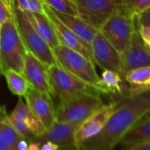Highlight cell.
<instances>
[{"mask_svg": "<svg viewBox=\"0 0 150 150\" xmlns=\"http://www.w3.org/2000/svg\"><path fill=\"white\" fill-rule=\"evenodd\" d=\"M150 112V90L126 95L119 103L103 130L83 142L79 150H113L124 135L139 119Z\"/></svg>", "mask_w": 150, "mask_h": 150, "instance_id": "6da1fadb", "label": "cell"}, {"mask_svg": "<svg viewBox=\"0 0 150 150\" xmlns=\"http://www.w3.org/2000/svg\"><path fill=\"white\" fill-rule=\"evenodd\" d=\"M27 52L19 34L14 18L3 23L0 36L1 74L8 69L22 72Z\"/></svg>", "mask_w": 150, "mask_h": 150, "instance_id": "7a4b0ae2", "label": "cell"}, {"mask_svg": "<svg viewBox=\"0 0 150 150\" xmlns=\"http://www.w3.org/2000/svg\"><path fill=\"white\" fill-rule=\"evenodd\" d=\"M98 92H88L59 102L56 108V121L81 125L104 103Z\"/></svg>", "mask_w": 150, "mask_h": 150, "instance_id": "3957f363", "label": "cell"}, {"mask_svg": "<svg viewBox=\"0 0 150 150\" xmlns=\"http://www.w3.org/2000/svg\"><path fill=\"white\" fill-rule=\"evenodd\" d=\"M52 51L57 63L62 68L96 89L100 76L92 61L78 51L60 44L53 48Z\"/></svg>", "mask_w": 150, "mask_h": 150, "instance_id": "277c9868", "label": "cell"}, {"mask_svg": "<svg viewBox=\"0 0 150 150\" xmlns=\"http://www.w3.org/2000/svg\"><path fill=\"white\" fill-rule=\"evenodd\" d=\"M51 96L65 101L88 92H98L76 76H74L57 63L48 67ZM99 93V92H98Z\"/></svg>", "mask_w": 150, "mask_h": 150, "instance_id": "5b68a950", "label": "cell"}, {"mask_svg": "<svg viewBox=\"0 0 150 150\" xmlns=\"http://www.w3.org/2000/svg\"><path fill=\"white\" fill-rule=\"evenodd\" d=\"M13 13L19 34L27 51L48 66L57 64L52 49L33 28L23 11L14 6Z\"/></svg>", "mask_w": 150, "mask_h": 150, "instance_id": "8992f818", "label": "cell"}, {"mask_svg": "<svg viewBox=\"0 0 150 150\" xmlns=\"http://www.w3.org/2000/svg\"><path fill=\"white\" fill-rule=\"evenodd\" d=\"M135 26L136 18L124 14L117 7L99 31L118 53L123 56L130 43Z\"/></svg>", "mask_w": 150, "mask_h": 150, "instance_id": "52a82bcc", "label": "cell"}, {"mask_svg": "<svg viewBox=\"0 0 150 150\" xmlns=\"http://www.w3.org/2000/svg\"><path fill=\"white\" fill-rule=\"evenodd\" d=\"M8 118L19 134L30 141L46 132L42 124L31 112L22 97L19 98L14 110L8 115Z\"/></svg>", "mask_w": 150, "mask_h": 150, "instance_id": "ba28073f", "label": "cell"}, {"mask_svg": "<svg viewBox=\"0 0 150 150\" xmlns=\"http://www.w3.org/2000/svg\"><path fill=\"white\" fill-rule=\"evenodd\" d=\"M91 47L96 64L103 70H111L118 72L125 80V73L122 56L99 30L91 43Z\"/></svg>", "mask_w": 150, "mask_h": 150, "instance_id": "9c48e42d", "label": "cell"}, {"mask_svg": "<svg viewBox=\"0 0 150 150\" xmlns=\"http://www.w3.org/2000/svg\"><path fill=\"white\" fill-rule=\"evenodd\" d=\"M78 16L98 30L113 13L118 0H75Z\"/></svg>", "mask_w": 150, "mask_h": 150, "instance_id": "30bf717a", "label": "cell"}, {"mask_svg": "<svg viewBox=\"0 0 150 150\" xmlns=\"http://www.w3.org/2000/svg\"><path fill=\"white\" fill-rule=\"evenodd\" d=\"M44 8H45V13L50 19L56 36L57 38V41L60 45H63L64 47H67L69 49H71L73 50H76L79 53L85 56L87 58H88L90 61L94 63L95 65L96 62L93 57L92 52V47L88 43H87L85 41H83L81 37H79L76 34L73 33L71 29H69L65 25H64L60 20L55 15L52 9L47 6L44 3Z\"/></svg>", "mask_w": 150, "mask_h": 150, "instance_id": "8fae6325", "label": "cell"}, {"mask_svg": "<svg viewBox=\"0 0 150 150\" xmlns=\"http://www.w3.org/2000/svg\"><path fill=\"white\" fill-rule=\"evenodd\" d=\"M24 98L31 112L40 120L45 130H49L56 122V108L51 96L30 88Z\"/></svg>", "mask_w": 150, "mask_h": 150, "instance_id": "7c38bea8", "label": "cell"}, {"mask_svg": "<svg viewBox=\"0 0 150 150\" xmlns=\"http://www.w3.org/2000/svg\"><path fill=\"white\" fill-rule=\"evenodd\" d=\"M118 103L119 100H116L108 104H104L78 126L75 133V139L78 146L86 140L97 135L103 130L110 117L116 110Z\"/></svg>", "mask_w": 150, "mask_h": 150, "instance_id": "4fadbf2b", "label": "cell"}, {"mask_svg": "<svg viewBox=\"0 0 150 150\" xmlns=\"http://www.w3.org/2000/svg\"><path fill=\"white\" fill-rule=\"evenodd\" d=\"M79 125L56 121L49 130L34 140L53 142L58 146V150H79L75 139V133Z\"/></svg>", "mask_w": 150, "mask_h": 150, "instance_id": "5bb4252c", "label": "cell"}, {"mask_svg": "<svg viewBox=\"0 0 150 150\" xmlns=\"http://www.w3.org/2000/svg\"><path fill=\"white\" fill-rule=\"evenodd\" d=\"M48 67L31 53L27 52L22 73L31 88L51 96Z\"/></svg>", "mask_w": 150, "mask_h": 150, "instance_id": "9a60e30c", "label": "cell"}, {"mask_svg": "<svg viewBox=\"0 0 150 150\" xmlns=\"http://www.w3.org/2000/svg\"><path fill=\"white\" fill-rule=\"evenodd\" d=\"M122 59L125 73L137 67L150 66V48L146 46L140 38L138 31L137 19L132 39L125 52L122 56Z\"/></svg>", "mask_w": 150, "mask_h": 150, "instance_id": "2e32d148", "label": "cell"}, {"mask_svg": "<svg viewBox=\"0 0 150 150\" xmlns=\"http://www.w3.org/2000/svg\"><path fill=\"white\" fill-rule=\"evenodd\" d=\"M52 11L64 25H65L69 29H71L87 43L91 45L96 33L98 32V29L96 28H95L93 25L87 22L79 16L59 13L53 9Z\"/></svg>", "mask_w": 150, "mask_h": 150, "instance_id": "e0dca14e", "label": "cell"}, {"mask_svg": "<svg viewBox=\"0 0 150 150\" xmlns=\"http://www.w3.org/2000/svg\"><path fill=\"white\" fill-rule=\"evenodd\" d=\"M23 13H25L28 21H29L33 28L49 44L51 49L59 45L53 26L46 13L24 11Z\"/></svg>", "mask_w": 150, "mask_h": 150, "instance_id": "ac0fdd59", "label": "cell"}, {"mask_svg": "<svg viewBox=\"0 0 150 150\" xmlns=\"http://www.w3.org/2000/svg\"><path fill=\"white\" fill-rule=\"evenodd\" d=\"M128 83V94L138 95L150 90V66H141L129 70L125 74Z\"/></svg>", "mask_w": 150, "mask_h": 150, "instance_id": "d6986e66", "label": "cell"}, {"mask_svg": "<svg viewBox=\"0 0 150 150\" xmlns=\"http://www.w3.org/2000/svg\"><path fill=\"white\" fill-rule=\"evenodd\" d=\"M145 142H150V112L129 129L119 144L127 147Z\"/></svg>", "mask_w": 150, "mask_h": 150, "instance_id": "ffe728a7", "label": "cell"}, {"mask_svg": "<svg viewBox=\"0 0 150 150\" xmlns=\"http://www.w3.org/2000/svg\"><path fill=\"white\" fill-rule=\"evenodd\" d=\"M124 81V78L118 72L111 70H103L96 89L100 94L123 96L122 84Z\"/></svg>", "mask_w": 150, "mask_h": 150, "instance_id": "44dd1931", "label": "cell"}, {"mask_svg": "<svg viewBox=\"0 0 150 150\" xmlns=\"http://www.w3.org/2000/svg\"><path fill=\"white\" fill-rule=\"evenodd\" d=\"M3 74L6 77L10 91L13 95H16L20 97H24L27 95L31 86L22 72L8 69L6 70Z\"/></svg>", "mask_w": 150, "mask_h": 150, "instance_id": "7402d4cb", "label": "cell"}, {"mask_svg": "<svg viewBox=\"0 0 150 150\" xmlns=\"http://www.w3.org/2000/svg\"><path fill=\"white\" fill-rule=\"evenodd\" d=\"M0 128L11 150H17L19 141L23 138L13 126L5 106H0Z\"/></svg>", "mask_w": 150, "mask_h": 150, "instance_id": "603a6c76", "label": "cell"}, {"mask_svg": "<svg viewBox=\"0 0 150 150\" xmlns=\"http://www.w3.org/2000/svg\"><path fill=\"white\" fill-rule=\"evenodd\" d=\"M150 6V0H118L117 7L125 15L137 18Z\"/></svg>", "mask_w": 150, "mask_h": 150, "instance_id": "cb8c5ba5", "label": "cell"}, {"mask_svg": "<svg viewBox=\"0 0 150 150\" xmlns=\"http://www.w3.org/2000/svg\"><path fill=\"white\" fill-rule=\"evenodd\" d=\"M42 1L57 12L78 16V8L75 0H42Z\"/></svg>", "mask_w": 150, "mask_h": 150, "instance_id": "d4e9b609", "label": "cell"}, {"mask_svg": "<svg viewBox=\"0 0 150 150\" xmlns=\"http://www.w3.org/2000/svg\"><path fill=\"white\" fill-rule=\"evenodd\" d=\"M13 2L21 11L45 13L44 2L42 0H13Z\"/></svg>", "mask_w": 150, "mask_h": 150, "instance_id": "484cf974", "label": "cell"}, {"mask_svg": "<svg viewBox=\"0 0 150 150\" xmlns=\"http://www.w3.org/2000/svg\"><path fill=\"white\" fill-rule=\"evenodd\" d=\"M13 0H0V24L14 18Z\"/></svg>", "mask_w": 150, "mask_h": 150, "instance_id": "4316f807", "label": "cell"}, {"mask_svg": "<svg viewBox=\"0 0 150 150\" xmlns=\"http://www.w3.org/2000/svg\"><path fill=\"white\" fill-rule=\"evenodd\" d=\"M136 19L139 26L150 28V6L146 8L142 13H140Z\"/></svg>", "mask_w": 150, "mask_h": 150, "instance_id": "83f0119b", "label": "cell"}, {"mask_svg": "<svg viewBox=\"0 0 150 150\" xmlns=\"http://www.w3.org/2000/svg\"><path fill=\"white\" fill-rule=\"evenodd\" d=\"M138 31L143 42L150 48V28L139 26L138 24Z\"/></svg>", "mask_w": 150, "mask_h": 150, "instance_id": "f1b7e54d", "label": "cell"}, {"mask_svg": "<svg viewBox=\"0 0 150 150\" xmlns=\"http://www.w3.org/2000/svg\"><path fill=\"white\" fill-rule=\"evenodd\" d=\"M124 150H150V142L139 143L125 147Z\"/></svg>", "mask_w": 150, "mask_h": 150, "instance_id": "f546056e", "label": "cell"}, {"mask_svg": "<svg viewBox=\"0 0 150 150\" xmlns=\"http://www.w3.org/2000/svg\"><path fill=\"white\" fill-rule=\"evenodd\" d=\"M40 150H58V146L50 141H40Z\"/></svg>", "mask_w": 150, "mask_h": 150, "instance_id": "4dcf8cb0", "label": "cell"}, {"mask_svg": "<svg viewBox=\"0 0 150 150\" xmlns=\"http://www.w3.org/2000/svg\"><path fill=\"white\" fill-rule=\"evenodd\" d=\"M0 150H11L7 141L6 140L4 135H3L1 128H0Z\"/></svg>", "mask_w": 150, "mask_h": 150, "instance_id": "1f68e13d", "label": "cell"}, {"mask_svg": "<svg viewBox=\"0 0 150 150\" xmlns=\"http://www.w3.org/2000/svg\"><path fill=\"white\" fill-rule=\"evenodd\" d=\"M1 26H2V25L0 24V36H1Z\"/></svg>", "mask_w": 150, "mask_h": 150, "instance_id": "d6a6232c", "label": "cell"}, {"mask_svg": "<svg viewBox=\"0 0 150 150\" xmlns=\"http://www.w3.org/2000/svg\"><path fill=\"white\" fill-rule=\"evenodd\" d=\"M0 72H1V67H0Z\"/></svg>", "mask_w": 150, "mask_h": 150, "instance_id": "836d02e7", "label": "cell"}, {"mask_svg": "<svg viewBox=\"0 0 150 150\" xmlns=\"http://www.w3.org/2000/svg\"><path fill=\"white\" fill-rule=\"evenodd\" d=\"M0 74H1V72H0Z\"/></svg>", "mask_w": 150, "mask_h": 150, "instance_id": "e575fe53", "label": "cell"}, {"mask_svg": "<svg viewBox=\"0 0 150 150\" xmlns=\"http://www.w3.org/2000/svg\"><path fill=\"white\" fill-rule=\"evenodd\" d=\"M113 150H114V149H113Z\"/></svg>", "mask_w": 150, "mask_h": 150, "instance_id": "d590c367", "label": "cell"}]
</instances>
